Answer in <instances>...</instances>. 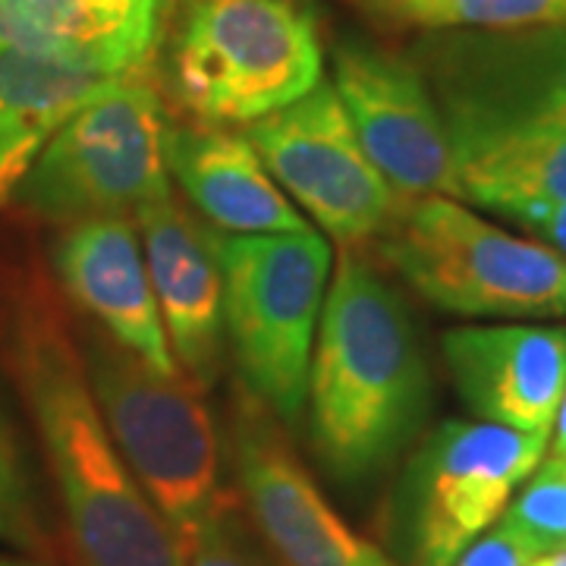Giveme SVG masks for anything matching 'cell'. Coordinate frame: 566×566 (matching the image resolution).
<instances>
[{
	"label": "cell",
	"mask_w": 566,
	"mask_h": 566,
	"mask_svg": "<svg viewBox=\"0 0 566 566\" xmlns=\"http://www.w3.org/2000/svg\"><path fill=\"white\" fill-rule=\"evenodd\" d=\"M63 290L92 322L161 375H182L167 344L139 227L126 214L66 223L54 245Z\"/></svg>",
	"instance_id": "14"
},
{
	"label": "cell",
	"mask_w": 566,
	"mask_h": 566,
	"mask_svg": "<svg viewBox=\"0 0 566 566\" xmlns=\"http://www.w3.org/2000/svg\"><path fill=\"white\" fill-rule=\"evenodd\" d=\"M164 164L196 211L221 233L252 237L312 230L249 139L227 133L223 126L167 123Z\"/></svg>",
	"instance_id": "16"
},
{
	"label": "cell",
	"mask_w": 566,
	"mask_h": 566,
	"mask_svg": "<svg viewBox=\"0 0 566 566\" xmlns=\"http://www.w3.org/2000/svg\"><path fill=\"white\" fill-rule=\"evenodd\" d=\"M182 566H271V560L255 547L233 501H227L182 542Z\"/></svg>",
	"instance_id": "22"
},
{
	"label": "cell",
	"mask_w": 566,
	"mask_h": 566,
	"mask_svg": "<svg viewBox=\"0 0 566 566\" xmlns=\"http://www.w3.org/2000/svg\"><path fill=\"white\" fill-rule=\"evenodd\" d=\"M526 542L535 557L566 547V460L547 457L535 465L516 501L497 520Z\"/></svg>",
	"instance_id": "20"
},
{
	"label": "cell",
	"mask_w": 566,
	"mask_h": 566,
	"mask_svg": "<svg viewBox=\"0 0 566 566\" xmlns=\"http://www.w3.org/2000/svg\"><path fill=\"white\" fill-rule=\"evenodd\" d=\"M431 397L403 296L349 245L327 281L308 365V424L324 469L365 485L400 457Z\"/></svg>",
	"instance_id": "3"
},
{
	"label": "cell",
	"mask_w": 566,
	"mask_h": 566,
	"mask_svg": "<svg viewBox=\"0 0 566 566\" xmlns=\"http://www.w3.org/2000/svg\"><path fill=\"white\" fill-rule=\"evenodd\" d=\"M545 450V434L494 422H444L431 431L397 491V528L409 564L453 566L504 516Z\"/></svg>",
	"instance_id": "9"
},
{
	"label": "cell",
	"mask_w": 566,
	"mask_h": 566,
	"mask_svg": "<svg viewBox=\"0 0 566 566\" xmlns=\"http://www.w3.org/2000/svg\"><path fill=\"white\" fill-rule=\"evenodd\" d=\"M551 453L566 460V390L564 400L557 406V419H554V444H551Z\"/></svg>",
	"instance_id": "26"
},
{
	"label": "cell",
	"mask_w": 566,
	"mask_h": 566,
	"mask_svg": "<svg viewBox=\"0 0 566 566\" xmlns=\"http://www.w3.org/2000/svg\"><path fill=\"white\" fill-rule=\"evenodd\" d=\"M7 353L61 494L73 564L182 566L180 538L123 463L82 349L48 286L17 293Z\"/></svg>",
	"instance_id": "1"
},
{
	"label": "cell",
	"mask_w": 566,
	"mask_h": 566,
	"mask_svg": "<svg viewBox=\"0 0 566 566\" xmlns=\"http://www.w3.org/2000/svg\"><path fill=\"white\" fill-rule=\"evenodd\" d=\"M528 566H566V547L564 551H547V554H538L532 557Z\"/></svg>",
	"instance_id": "27"
},
{
	"label": "cell",
	"mask_w": 566,
	"mask_h": 566,
	"mask_svg": "<svg viewBox=\"0 0 566 566\" xmlns=\"http://www.w3.org/2000/svg\"><path fill=\"white\" fill-rule=\"evenodd\" d=\"M117 80L85 63L0 48V205L17 196L57 126Z\"/></svg>",
	"instance_id": "17"
},
{
	"label": "cell",
	"mask_w": 566,
	"mask_h": 566,
	"mask_svg": "<svg viewBox=\"0 0 566 566\" xmlns=\"http://www.w3.org/2000/svg\"><path fill=\"white\" fill-rule=\"evenodd\" d=\"M532 557L535 551L516 532H510L504 523H494V528H488L485 535L465 547L453 566H528Z\"/></svg>",
	"instance_id": "24"
},
{
	"label": "cell",
	"mask_w": 566,
	"mask_h": 566,
	"mask_svg": "<svg viewBox=\"0 0 566 566\" xmlns=\"http://www.w3.org/2000/svg\"><path fill=\"white\" fill-rule=\"evenodd\" d=\"M92 3L114 25L129 61L145 70L155 54V41L161 29V0H92Z\"/></svg>",
	"instance_id": "23"
},
{
	"label": "cell",
	"mask_w": 566,
	"mask_h": 566,
	"mask_svg": "<svg viewBox=\"0 0 566 566\" xmlns=\"http://www.w3.org/2000/svg\"><path fill=\"white\" fill-rule=\"evenodd\" d=\"M444 359L482 422L545 434L566 390V331L545 324H472L444 334Z\"/></svg>",
	"instance_id": "13"
},
{
	"label": "cell",
	"mask_w": 566,
	"mask_h": 566,
	"mask_svg": "<svg viewBox=\"0 0 566 566\" xmlns=\"http://www.w3.org/2000/svg\"><path fill=\"white\" fill-rule=\"evenodd\" d=\"M424 303L463 318L566 315V255L506 233L450 196L403 199L375 237Z\"/></svg>",
	"instance_id": "4"
},
{
	"label": "cell",
	"mask_w": 566,
	"mask_h": 566,
	"mask_svg": "<svg viewBox=\"0 0 566 566\" xmlns=\"http://www.w3.org/2000/svg\"><path fill=\"white\" fill-rule=\"evenodd\" d=\"M230 457L245 510L281 566H400L334 510L281 419L245 387L230 409Z\"/></svg>",
	"instance_id": "11"
},
{
	"label": "cell",
	"mask_w": 566,
	"mask_h": 566,
	"mask_svg": "<svg viewBox=\"0 0 566 566\" xmlns=\"http://www.w3.org/2000/svg\"><path fill=\"white\" fill-rule=\"evenodd\" d=\"M0 542L32 551H44V528L32 501V488L22 469L20 450L10 428L0 419Z\"/></svg>",
	"instance_id": "21"
},
{
	"label": "cell",
	"mask_w": 566,
	"mask_h": 566,
	"mask_svg": "<svg viewBox=\"0 0 566 566\" xmlns=\"http://www.w3.org/2000/svg\"><path fill=\"white\" fill-rule=\"evenodd\" d=\"M322 39L293 0H186L170 82L202 126L255 123L322 82Z\"/></svg>",
	"instance_id": "6"
},
{
	"label": "cell",
	"mask_w": 566,
	"mask_h": 566,
	"mask_svg": "<svg viewBox=\"0 0 566 566\" xmlns=\"http://www.w3.org/2000/svg\"><path fill=\"white\" fill-rule=\"evenodd\" d=\"M0 566H35V564H29V560H20V557H7V554H0Z\"/></svg>",
	"instance_id": "28"
},
{
	"label": "cell",
	"mask_w": 566,
	"mask_h": 566,
	"mask_svg": "<svg viewBox=\"0 0 566 566\" xmlns=\"http://www.w3.org/2000/svg\"><path fill=\"white\" fill-rule=\"evenodd\" d=\"M164 129L167 114L158 92L145 73H129L57 126L17 199L54 223L136 214L170 192Z\"/></svg>",
	"instance_id": "8"
},
{
	"label": "cell",
	"mask_w": 566,
	"mask_h": 566,
	"mask_svg": "<svg viewBox=\"0 0 566 566\" xmlns=\"http://www.w3.org/2000/svg\"><path fill=\"white\" fill-rule=\"evenodd\" d=\"M85 371L107 431L145 497L182 542L230 497L221 488V438L199 390L161 375L102 327H88Z\"/></svg>",
	"instance_id": "7"
},
{
	"label": "cell",
	"mask_w": 566,
	"mask_h": 566,
	"mask_svg": "<svg viewBox=\"0 0 566 566\" xmlns=\"http://www.w3.org/2000/svg\"><path fill=\"white\" fill-rule=\"evenodd\" d=\"M274 182L327 237L344 245L375 240L403 199L368 161L334 85L318 82L243 133Z\"/></svg>",
	"instance_id": "10"
},
{
	"label": "cell",
	"mask_w": 566,
	"mask_h": 566,
	"mask_svg": "<svg viewBox=\"0 0 566 566\" xmlns=\"http://www.w3.org/2000/svg\"><path fill=\"white\" fill-rule=\"evenodd\" d=\"M422 76L444 120L460 199L497 214L564 202L566 29L460 32L431 44Z\"/></svg>",
	"instance_id": "2"
},
{
	"label": "cell",
	"mask_w": 566,
	"mask_h": 566,
	"mask_svg": "<svg viewBox=\"0 0 566 566\" xmlns=\"http://www.w3.org/2000/svg\"><path fill=\"white\" fill-rule=\"evenodd\" d=\"M0 48L85 63L111 76L145 73L92 0H0Z\"/></svg>",
	"instance_id": "18"
},
{
	"label": "cell",
	"mask_w": 566,
	"mask_h": 566,
	"mask_svg": "<svg viewBox=\"0 0 566 566\" xmlns=\"http://www.w3.org/2000/svg\"><path fill=\"white\" fill-rule=\"evenodd\" d=\"M506 221L520 223L532 240L545 243L547 249L566 255V199L564 202H535L523 205L504 214Z\"/></svg>",
	"instance_id": "25"
},
{
	"label": "cell",
	"mask_w": 566,
	"mask_h": 566,
	"mask_svg": "<svg viewBox=\"0 0 566 566\" xmlns=\"http://www.w3.org/2000/svg\"><path fill=\"white\" fill-rule=\"evenodd\" d=\"M218 255L223 331L243 387L283 422H300L331 245L322 233H208Z\"/></svg>",
	"instance_id": "5"
},
{
	"label": "cell",
	"mask_w": 566,
	"mask_h": 566,
	"mask_svg": "<svg viewBox=\"0 0 566 566\" xmlns=\"http://www.w3.org/2000/svg\"><path fill=\"white\" fill-rule=\"evenodd\" d=\"M368 17L422 32L566 29V0H356Z\"/></svg>",
	"instance_id": "19"
},
{
	"label": "cell",
	"mask_w": 566,
	"mask_h": 566,
	"mask_svg": "<svg viewBox=\"0 0 566 566\" xmlns=\"http://www.w3.org/2000/svg\"><path fill=\"white\" fill-rule=\"evenodd\" d=\"M331 85L368 161L400 199H460L444 120L419 63L363 41H340Z\"/></svg>",
	"instance_id": "12"
},
{
	"label": "cell",
	"mask_w": 566,
	"mask_h": 566,
	"mask_svg": "<svg viewBox=\"0 0 566 566\" xmlns=\"http://www.w3.org/2000/svg\"><path fill=\"white\" fill-rule=\"evenodd\" d=\"M136 227L174 363L199 387H211L223 344L221 268L211 240L174 192L142 205Z\"/></svg>",
	"instance_id": "15"
}]
</instances>
